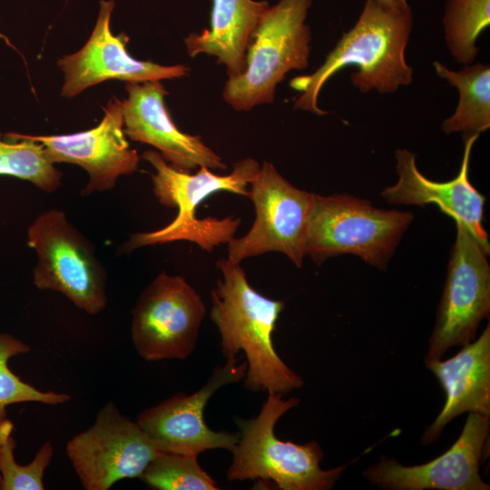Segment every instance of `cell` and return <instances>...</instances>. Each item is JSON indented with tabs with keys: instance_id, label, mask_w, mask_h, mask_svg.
Returning <instances> with one entry per match:
<instances>
[{
	"instance_id": "6",
	"label": "cell",
	"mask_w": 490,
	"mask_h": 490,
	"mask_svg": "<svg viewBox=\"0 0 490 490\" xmlns=\"http://www.w3.org/2000/svg\"><path fill=\"white\" fill-rule=\"evenodd\" d=\"M413 220L410 211L376 208L349 194H316L305 254L317 266L353 254L384 270Z\"/></svg>"
},
{
	"instance_id": "1",
	"label": "cell",
	"mask_w": 490,
	"mask_h": 490,
	"mask_svg": "<svg viewBox=\"0 0 490 490\" xmlns=\"http://www.w3.org/2000/svg\"><path fill=\"white\" fill-rule=\"evenodd\" d=\"M413 27L409 5L393 7L377 0H366L355 24L328 54L313 73L290 81L300 93L294 102L297 110L318 115L327 112L318 105L324 84L347 66L356 67L350 81L360 93H393L413 81V68L406 60V49Z\"/></svg>"
},
{
	"instance_id": "23",
	"label": "cell",
	"mask_w": 490,
	"mask_h": 490,
	"mask_svg": "<svg viewBox=\"0 0 490 490\" xmlns=\"http://www.w3.org/2000/svg\"><path fill=\"white\" fill-rule=\"evenodd\" d=\"M156 490H217L216 482L199 465L197 456L161 452L139 477Z\"/></svg>"
},
{
	"instance_id": "5",
	"label": "cell",
	"mask_w": 490,
	"mask_h": 490,
	"mask_svg": "<svg viewBox=\"0 0 490 490\" xmlns=\"http://www.w3.org/2000/svg\"><path fill=\"white\" fill-rule=\"evenodd\" d=\"M312 0H279L262 14L253 33L242 74L223 87L226 103L238 112L271 103L277 85L293 70L309 66L311 32L306 18Z\"/></svg>"
},
{
	"instance_id": "7",
	"label": "cell",
	"mask_w": 490,
	"mask_h": 490,
	"mask_svg": "<svg viewBox=\"0 0 490 490\" xmlns=\"http://www.w3.org/2000/svg\"><path fill=\"white\" fill-rule=\"evenodd\" d=\"M27 243L37 255L34 284L64 295L78 309L98 315L107 305V276L93 245L64 211L48 210L27 230Z\"/></svg>"
},
{
	"instance_id": "13",
	"label": "cell",
	"mask_w": 490,
	"mask_h": 490,
	"mask_svg": "<svg viewBox=\"0 0 490 490\" xmlns=\"http://www.w3.org/2000/svg\"><path fill=\"white\" fill-rule=\"evenodd\" d=\"M489 417L468 413L462 432L451 447L426 464L403 466L382 456L362 475L385 490H489V484L479 475L489 436Z\"/></svg>"
},
{
	"instance_id": "8",
	"label": "cell",
	"mask_w": 490,
	"mask_h": 490,
	"mask_svg": "<svg viewBox=\"0 0 490 490\" xmlns=\"http://www.w3.org/2000/svg\"><path fill=\"white\" fill-rule=\"evenodd\" d=\"M315 197L293 186L272 163L263 162L249 185L255 220L244 236L228 243L227 258L240 263L250 257L279 252L301 268Z\"/></svg>"
},
{
	"instance_id": "10",
	"label": "cell",
	"mask_w": 490,
	"mask_h": 490,
	"mask_svg": "<svg viewBox=\"0 0 490 490\" xmlns=\"http://www.w3.org/2000/svg\"><path fill=\"white\" fill-rule=\"evenodd\" d=\"M132 314V341L140 357L185 359L196 347L206 308L183 277L162 271L142 290Z\"/></svg>"
},
{
	"instance_id": "15",
	"label": "cell",
	"mask_w": 490,
	"mask_h": 490,
	"mask_svg": "<svg viewBox=\"0 0 490 490\" xmlns=\"http://www.w3.org/2000/svg\"><path fill=\"white\" fill-rule=\"evenodd\" d=\"M101 122L88 131L66 135H29L41 142L54 163L69 162L84 169L88 182L83 196L114 187L122 175L138 169L140 157L123 132L122 101L110 99Z\"/></svg>"
},
{
	"instance_id": "14",
	"label": "cell",
	"mask_w": 490,
	"mask_h": 490,
	"mask_svg": "<svg viewBox=\"0 0 490 490\" xmlns=\"http://www.w3.org/2000/svg\"><path fill=\"white\" fill-rule=\"evenodd\" d=\"M114 1H101L95 26L76 53L58 60L64 75L61 95L73 98L85 89L109 79L125 82L161 81L188 75L184 64L162 65L132 58L126 49L129 37L121 33L113 35L110 28Z\"/></svg>"
},
{
	"instance_id": "18",
	"label": "cell",
	"mask_w": 490,
	"mask_h": 490,
	"mask_svg": "<svg viewBox=\"0 0 490 490\" xmlns=\"http://www.w3.org/2000/svg\"><path fill=\"white\" fill-rule=\"evenodd\" d=\"M439 381L446 402L420 436L423 446L438 441L447 424L464 413L490 416V324L479 338L452 358L425 362Z\"/></svg>"
},
{
	"instance_id": "11",
	"label": "cell",
	"mask_w": 490,
	"mask_h": 490,
	"mask_svg": "<svg viewBox=\"0 0 490 490\" xmlns=\"http://www.w3.org/2000/svg\"><path fill=\"white\" fill-rule=\"evenodd\" d=\"M65 451L85 490H108L120 480L139 478L161 453L113 401L99 409L90 427L67 442Z\"/></svg>"
},
{
	"instance_id": "26",
	"label": "cell",
	"mask_w": 490,
	"mask_h": 490,
	"mask_svg": "<svg viewBox=\"0 0 490 490\" xmlns=\"http://www.w3.org/2000/svg\"><path fill=\"white\" fill-rule=\"evenodd\" d=\"M377 1H379L383 5L393 6V7H402V6L408 5L407 0H377Z\"/></svg>"
},
{
	"instance_id": "3",
	"label": "cell",
	"mask_w": 490,
	"mask_h": 490,
	"mask_svg": "<svg viewBox=\"0 0 490 490\" xmlns=\"http://www.w3.org/2000/svg\"><path fill=\"white\" fill-rule=\"evenodd\" d=\"M142 158L155 170L152 174L154 196L161 204L176 208L178 212L174 220L162 229L131 235L122 246L124 252L177 240L193 242L211 252L215 247L228 244L234 238L240 225V218L210 216L198 219L196 209L217 191H225L249 198V185L260 167L257 161L243 159L234 163L230 173L218 175L206 167H200L195 173L177 170L155 151L144 152Z\"/></svg>"
},
{
	"instance_id": "9",
	"label": "cell",
	"mask_w": 490,
	"mask_h": 490,
	"mask_svg": "<svg viewBox=\"0 0 490 490\" xmlns=\"http://www.w3.org/2000/svg\"><path fill=\"white\" fill-rule=\"evenodd\" d=\"M455 222L456 240L425 362L441 359L449 348L475 340L490 312L489 254L461 221Z\"/></svg>"
},
{
	"instance_id": "20",
	"label": "cell",
	"mask_w": 490,
	"mask_h": 490,
	"mask_svg": "<svg viewBox=\"0 0 490 490\" xmlns=\"http://www.w3.org/2000/svg\"><path fill=\"white\" fill-rule=\"evenodd\" d=\"M437 75L457 89L459 101L453 114L441 125L446 133L461 132L463 138L480 135L490 128V67L482 63L464 65L459 71L433 63Z\"/></svg>"
},
{
	"instance_id": "17",
	"label": "cell",
	"mask_w": 490,
	"mask_h": 490,
	"mask_svg": "<svg viewBox=\"0 0 490 490\" xmlns=\"http://www.w3.org/2000/svg\"><path fill=\"white\" fill-rule=\"evenodd\" d=\"M479 135L464 138V152L458 174L448 181H435L424 176L416 163V155L407 149L395 152L397 181L386 187L381 196L391 204H436L441 211L461 221L489 254L488 235L483 227L485 198L471 184L468 167L473 145Z\"/></svg>"
},
{
	"instance_id": "12",
	"label": "cell",
	"mask_w": 490,
	"mask_h": 490,
	"mask_svg": "<svg viewBox=\"0 0 490 490\" xmlns=\"http://www.w3.org/2000/svg\"><path fill=\"white\" fill-rule=\"evenodd\" d=\"M247 361L227 358L214 368L205 385L195 393H177L157 406L143 409L135 421L161 452L198 456L210 449L231 451L240 433L215 432L203 419V410L211 397L221 387L244 378Z\"/></svg>"
},
{
	"instance_id": "22",
	"label": "cell",
	"mask_w": 490,
	"mask_h": 490,
	"mask_svg": "<svg viewBox=\"0 0 490 490\" xmlns=\"http://www.w3.org/2000/svg\"><path fill=\"white\" fill-rule=\"evenodd\" d=\"M447 49L458 64H473L476 41L490 25V0H446L442 19Z\"/></svg>"
},
{
	"instance_id": "19",
	"label": "cell",
	"mask_w": 490,
	"mask_h": 490,
	"mask_svg": "<svg viewBox=\"0 0 490 490\" xmlns=\"http://www.w3.org/2000/svg\"><path fill=\"white\" fill-rule=\"evenodd\" d=\"M269 6L266 1L212 0L210 28L184 40L188 54L214 56L225 65L229 78L240 76L246 69L253 33Z\"/></svg>"
},
{
	"instance_id": "25",
	"label": "cell",
	"mask_w": 490,
	"mask_h": 490,
	"mask_svg": "<svg viewBox=\"0 0 490 490\" xmlns=\"http://www.w3.org/2000/svg\"><path fill=\"white\" fill-rule=\"evenodd\" d=\"M13 428L8 419L0 423V489L43 490V478L53 459L54 446L50 441L44 442L31 463L20 465L14 456L16 444L12 436Z\"/></svg>"
},
{
	"instance_id": "24",
	"label": "cell",
	"mask_w": 490,
	"mask_h": 490,
	"mask_svg": "<svg viewBox=\"0 0 490 490\" xmlns=\"http://www.w3.org/2000/svg\"><path fill=\"white\" fill-rule=\"evenodd\" d=\"M30 347L7 333H0V423L6 419V407L22 402H37L50 406L64 404L71 399L66 393L42 391L23 381L8 366L9 360L30 351Z\"/></svg>"
},
{
	"instance_id": "2",
	"label": "cell",
	"mask_w": 490,
	"mask_h": 490,
	"mask_svg": "<svg viewBox=\"0 0 490 490\" xmlns=\"http://www.w3.org/2000/svg\"><path fill=\"white\" fill-rule=\"evenodd\" d=\"M216 266L221 277L211 291V319L220 334V349L226 359L244 351L248 364L244 387L252 392L282 395L303 387L301 377L283 362L272 343L284 301L256 291L240 263L221 258Z\"/></svg>"
},
{
	"instance_id": "27",
	"label": "cell",
	"mask_w": 490,
	"mask_h": 490,
	"mask_svg": "<svg viewBox=\"0 0 490 490\" xmlns=\"http://www.w3.org/2000/svg\"><path fill=\"white\" fill-rule=\"evenodd\" d=\"M0 37L5 39V41L8 43L7 38L5 37V35H3V34H0ZM8 44H9V43H8Z\"/></svg>"
},
{
	"instance_id": "4",
	"label": "cell",
	"mask_w": 490,
	"mask_h": 490,
	"mask_svg": "<svg viewBox=\"0 0 490 490\" xmlns=\"http://www.w3.org/2000/svg\"><path fill=\"white\" fill-rule=\"evenodd\" d=\"M282 394L268 393L259 415L236 420L240 439L231 450L229 481L254 480L273 483L281 490H328L348 464L323 470L324 453L315 441L295 444L279 440L274 432L278 420L299 404V399H283Z\"/></svg>"
},
{
	"instance_id": "16",
	"label": "cell",
	"mask_w": 490,
	"mask_h": 490,
	"mask_svg": "<svg viewBox=\"0 0 490 490\" xmlns=\"http://www.w3.org/2000/svg\"><path fill=\"white\" fill-rule=\"evenodd\" d=\"M122 101L123 132L132 141L156 148L173 168L226 170L222 159L199 135L180 131L164 103L168 92L161 81L127 82Z\"/></svg>"
},
{
	"instance_id": "21",
	"label": "cell",
	"mask_w": 490,
	"mask_h": 490,
	"mask_svg": "<svg viewBox=\"0 0 490 490\" xmlns=\"http://www.w3.org/2000/svg\"><path fill=\"white\" fill-rule=\"evenodd\" d=\"M0 175L27 181L48 193L61 186L63 176L41 142L15 132H0Z\"/></svg>"
}]
</instances>
